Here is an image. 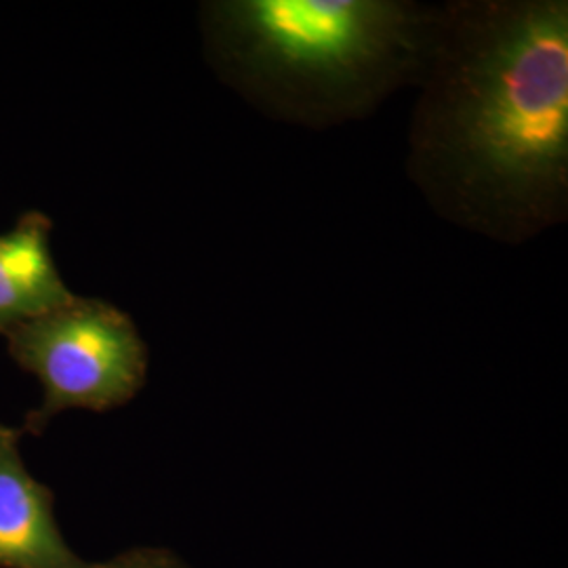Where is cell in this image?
Wrapping results in <instances>:
<instances>
[{
    "instance_id": "6da1fadb",
    "label": "cell",
    "mask_w": 568,
    "mask_h": 568,
    "mask_svg": "<svg viewBox=\"0 0 568 568\" xmlns=\"http://www.w3.org/2000/svg\"><path fill=\"white\" fill-rule=\"evenodd\" d=\"M406 138L429 209L493 243L568 217L567 0L436 4Z\"/></svg>"
},
{
    "instance_id": "3957f363",
    "label": "cell",
    "mask_w": 568,
    "mask_h": 568,
    "mask_svg": "<svg viewBox=\"0 0 568 568\" xmlns=\"http://www.w3.org/2000/svg\"><path fill=\"white\" fill-rule=\"evenodd\" d=\"M9 354L42 386L23 432L41 434L63 410L105 413L131 403L148 379V345L121 307L74 295L72 302L4 333Z\"/></svg>"
},
{
    "instance_id": "277c9868",
    "label": "cell",
    "mask_w": 568,
    "mask_h": 568,
    "mask_svg": "<svg viewBox=\"0 0 568 568\" xmlns=\"http://www.w3.org/2000/svg\"><path fill=\"white\" fill-rule=\"evenodd\" d=\"M21 434L0 424V568H89L61 535L53 490L28 471Z\"/></svg>"
},
{
    "instance_id": "7a4b0ae2",
    "label": "cell",
    "mask_w": 568,
    "mask_h": 568,
    "mask_svg": "<svg viewBox=\"0 0 568 568\" xmlns=\"http://www.w3.org/2000/svg\"><path fill=\"white\" fill-rule=\"evenodd\" d=\"M436 7L413 0H209L204 61L270 121L325 131L417 87Z\"/></svg>"
},
{
    "instance_id": "8992f818",
    "label": "cell",
    "mask_w": 568,
    "mask_h": 568,
    "mask_svg": "<svg viewBox=\"0 0 568 568\" xmlns=\"http://www.w3.org/2000/svg\"><path fill=\"white\" fill-rule=\"evenodd\" d=\"M89 568H190L178 554L164 548H133Z\"/></svg>"
},
{
    "instance_id": "5b68a950",
    "label": "cell",
    "mask_w": 568,
    "mask_h": 568,
    "mask_svg": "<svg viewBox=\"0 0 568 568\" xmlns=\"http://www.w3.org/2000/svg\"><path fill=\"white\" fill-rule=\"evenodd\" d=\"M51 220L26 213L0 234V335L74 300L51 253Z\"/></svg>"
}]
</instances>
